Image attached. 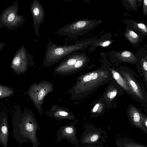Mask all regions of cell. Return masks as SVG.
Instances as JSON below:
<instances>
[{
    "mask_svg": "<svg viewBox=\"0 0 147 147\" xmlns=\"http://www.w3.org/2000/svg\"><path fill=\"white\" fill-rule=\"evenodd\" d=\"M13 138L20 144L32 139L34 127L32 123L27 120L13 123Z\"/></svg>",
    "mask_w": 147,
    "mask_h": 147,
    "instance_id": "obj_6",
    "label": "cell"
},
{
    "mask_svg": "<svg viewBox=\"0 0 147 147\" xmlns=\"http://www.w3.org/2000/svg\"><path fill=\"white\" fill-rule=\"evenodd\" d=\"M59 114L61 116H66L68 115V113L65 111H61L59 112Z\"/></svg>",
    "mask_w": 147,
    "mask_h": 147,
    "instance_id": "obj_22",
    "label": "cell"
},
{
    "mask_svg": "<svg viewBox=\"0 0 147 147\" xmlns=\"http://www.w3.org/2000/svg\"><path fill=\"white\" fill-rule=\"evenodd\" d=\"M93 103L91 111L93 114H101L106 109L105 101L102 96L94 102Z\"/></svg>",
    "mask_w": 147,
    "mask_h": 147,
    "instance_id": "obj_13",
    "label": "cell"
},
{
    "mask_svg": "<svg viewBox=\"0 0 147 147\" xmlns=\"http://www.w3.org/2000/svg\"><path fill=\"white\" fill-rule=\"evenodd\" d=\"M5 43L3 42H0V51L3 49V47L5 46Z\"/></svg>",
    "mask_w": 147,
    "mask_h": 147,
    "instance_id": "obj_23",
    "label": "cell"
},
{
    "mask_svg": "<svg viewBox=\"0 0 147 147\" xmlns=\"http://www.w3.org/2000/svg\"><path fill=\"white\" fill-rule=\"evenodd\" d=\"M127 112L131 121L135 126L146 130L144 126L145 116L141 113L140 109L131 104L129 105Z\"/></svg>",
    "mask_w": 147,
    "mask_h": 147,
    "instance_id": "obj_10",
    "label": "cell"
},
{
    "mask_svg": "<svg viewBox=\"0 0 147 147\" xmlns=\"http://www.w3.org/2000/svg\"><path fill=\"white\" fill-rule=\"evenodd\" d=\"M125 35L129 40L133 43H136L138 40V35L133 31L128 30L127 32Z\"/></svg>",
    "mask_w": 147,
    "mask_h": 147,
    "instance_id": "obj_14",
    "label": "cell"
},
{
    "mask_svg": "<svg viewBox=\"0 0 147 147\" xmlns=\"http://www.w3.org/2000/svg\"><path fill=\"white\" fill-rule=\"evenodd\" d=\"M143 11L144 15H146L147 12V0H144L143 1Z\"/></svg>",
    "mask_w": 147,
    "mask_h": 147,
    "instance_id": "obj_19",
    "label": "cell"
},
{
    "mask_svg": "<svg viewBox=\"0 0 147 147\" xmlns=\"http://www.w3.org/2000/svg\"><path fill=\"white\" fill-rule=\"evenodd\" d=\"M94 40L88 39L78 41L71 45L63 46L58 45L50 42L46 47L44 64L47 65L54 64L69 54L84 49Z\"/></svg>",
    "mask_w": 147,
    "mask_h": 147,
    "instance_id": "obj_1",
    "label": "cell"
},
{
    "mask_svg": "<svg viewBox=\"0 0 147 147\" xmlns=\"http://www.w3.org/2000/svg\"><path fill=\"white\" fill-rule=\"evenodd\" d=\"M65 131L68 134H70L73 132V129L71 127H68L65 129Z\"/></svg>",
    "mask_w": 147,
    "mask_h": 147,
    "instance_id": "obj_21",
    "label": "cell"
},
{
    "mask_svg": "<svg viewBox=\"0 0 147 147\" xmlns=\"http://www.w3.org/2000/svg\"><path fill=\"white\" fill-rule=\"evenodd\" d=\"M127 82L135 100L144 104L147 103V92L143 83L134 71L125 66L116 69Z\"/></svg>",
    "mask_w": 147,
    "mask_h": 147,
    "instance_id": "obj_3",
    "label": "cell"
},
{
    "mask_svg": "<svg viewBox=\"0 0 147 147\" xmlns=\"http://www.w3.org/2000/svg\"><path fill=\"white\" fill-rule=\"evenodd\" d=\"M111 43V41L110 40H106L101 41V42H100L98 44V45L103 47H105L109 45Z\"/></svg>",
    "mask_w": 147,
    "mask_h": 147,
    "instance_id": "obj_16",
    "label": "cell"
},
{
    "mask_svg": "<svg viewBox=\"0 0 147 147\" xmlns=\"http://www.w3.org/2000/svg\"><path fill=\"white\" fill-rule=\"evenodd\" d=\"M109 68L113 78L121 87L123 91L132 97L131 92L125 80L117 69L113 66H109Z\"/></svg>",
    "mask_w": 147,
    "mask_h": 147,
    "instance_id": "obj_11",
    "label": "cell"
},
{
    "mask_svg": "<svg viewBox=\"0 0 147 147\" xmlns=\"http://www.w3.org/2000/svg\"><path fill=\"white\" fill-rule=\"evenodd\" d=\"M9 131L7 120L4 118L1 121L0 124V145L3 147H8Z\"/></svg>",
    "mask_w": 147,
    "mask_h": 147,
    "instance_id": "obj_12",
    "label": "cell"
},
{
    "mask_svg": "<svg viewBox=\"0 0 147 147\" xmlns=\"http://www.w3.org/2000/svg\"><path fill=\"white\" fill-rule=\"evenodd\" d=\"M124 92L121 87L113 78L102 96L105 101L106 109H109L112 107L115 98L118 96H122Z\"/></svg>",
    "mask_w": 147,
    "mask_h": 147,
    "instance_id": "obj_8",
    "label": "cell"
},
{
    "mask_svg": "<svg viewBox=\"0 0 147 147\" xmlns=\"http://www.w3.org/2000/svg\"><path fill=\"white\" fill-rule=\"evenodd\" d=\"M99 138L97 134H93L89 139V141L91 142H94L96 141Z\"/></svg>",
    "mask_w": 147,
    "mask_h": 147,
    "instance_id": "obj_18",
    "label": "cell"
},
{
    "mask_svg": "<svg viewBox=\"0 0 147 147\" xmlns=\"http://www.w3.org/2000/svg\"><path fill=\"white\" fill-rule=\"evenodd\" d=\"M112 78L109 66L103 65L83 77L81 83L82 89L88 95L109 83Z\"/></svg>",
    "mask_w": 147,
    "mask_h": 147,
    "instance_id": "obj_2",
    "label": "cell"
},
{
    "mask_svg": "<svg viewBox=\"0 0 147 147\" xmlns=\"http://www.w3.org/2000/svg\"><path fill=\"white\" fill-rule=\"evenodd\" d=\"M125 146L126 147H144L138 145L132 144H126Z\"/></svg>",
    "mask_w": 147,
    "mask_h": 147,
    "instance_id": "obj_20",
    "label": "cell"
},
{
    "mask_svg": "<svg viewBox=\"0 0 147 147\" xmlns=\"http://www.w3.org/2000/svg\"><path fill=\"white\" fill-rule=\"evenodd\" d=\"M88 61V57L85 53L76 52L66 57L59 66L64 68L79 69L85 66Z\"/></svg>",
    "mask_w": 147,
    "mask_h": 147,
    "instance_id": "obj_7",
    "label": "cell"
},
{
    "mask_svg": "<svg viewBox=\"0 0 147 147\" xmlns=\"http://www.w3.org/2000/svg\"><path fill=\"white\" fill-rule=\"evenodd\" d=\"M137 27L142 32L146 34L147 29L146 26L142 23H138L136 24Z\"/></svg>",
    "mask_w": 147,
    "mask_h": 147,
    "instance_id": "obj_15",
    "label": "cell"
},
{
    "mask_svg": "<svg viewBox=\"0 0 147 147\" xmlns=\"http://www.w3.org/2000/svg\"><path fill=\"white\" fill-rule=\"evenodd\" d=\"M144 124L146 126V127L147 126V118L146 117H145L144 119Z\"/></svg>",
    "mask_w": 147,
    "mask_h": 147,
    "instance_id": "obj_24",
    "label": "cell"
},
{
    "mask_svg": "<svg viewBox=\"0 0 147 147\" xmlns=\"http://www.w3.org/2000/svg\"><path fill=\"white\" fill-rule=\"evenodd\" d=\"M45 90L44 89H42L40 90L38 93V99L40 101H41L45 94Z\"/></svg>",
    "mask_w": 147,
    "mask_h": 147,
    "instance_id": "obj_17",
    "label": "cell"
},
{
    "mask_svg": "<svg viewBox=\"0 0 147 147\" xmlns=\"http://www.w3.org/2000/svg\"><path fill=\"white\" fill-rule=\"evenodd\" d=\"M30 10L33 17L35 34L40 37L39 27L43 22L45 16L44 9L42 5L38 0H34L30 5Z\"/></svg>",
    "mask_w": 147,
    "mask_h": 147,
    "instance_id": "obj_9",
    "label": "cell"
},
{
    "mask_svg": "<svg viewBox=\"0 0 147 147\" xmlns=\"http://www.w3.org/2000/svg\"><path fill=\"white\" fill-rule=\"evenodd\" d=\"M18 1H15L8 6L0 15V28L5 27L13 30L22 26L25 20L23 17L18 14L19 9Z\"/></svg>",
    "mask_w": 147,
    "mask_h": 147,
    "instance_id": "obj_5",
    "label": "cell"
},
{
    "mask_svg": "<svg viewBox=\"0 0 147 147\" xmlns=\"http://www.w3.org/2000/svg\"><path fill=\"white\" fill-rule=\"evenodd\" d=\"M1 92L0 91V96H1Z\"/></svg>",
    "mask_w": 147,
    "mask_h": 147,
    "instance_id": "obj_25",
    "label": "cell"
},
{
    "mask_svg": "<svg viewBox=\"0 0 147 147\" xmlns=\"http://www.w3.org/2000/svg\"><path fill=\"white\" fill-rule=\"evenodd\" d=\"M99 21L87 19L77 20L60 28L56 33L71 38L77 37L92 30Z\"/></svg>",
    "mask_w": 147,
    "mask_h": 147,
    "instance_id": "obj_4",
    "label": "cell"
}]
</instances>
